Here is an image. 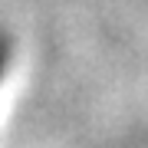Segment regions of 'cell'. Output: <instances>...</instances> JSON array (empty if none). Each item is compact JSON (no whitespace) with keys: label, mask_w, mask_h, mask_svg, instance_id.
Segmentation results:
<instances>
[{"label":"cell","mask_w":148,"mask_h":148,"mask_svg":"<svg viewBox=\"0 0 148 148\" xmlns=\"http://www.w3.org/2000/svg\"><path fill=\"white\" fill-rule=\"evenodd\" d=\"M0 73H3V46H0Z\"/></svg>","instance_id":"obj_1"}]
</instances>
